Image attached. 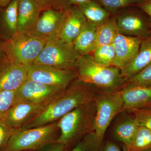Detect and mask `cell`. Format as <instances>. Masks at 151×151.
I'll return each mask as SVG.
<instances>
[{
	"label": "cell",
	"mask_w": 151,
	"mask_h": 151,
	"mask_svg": "<svg viewBox=\"0 0 151 151\" xmlns=\"http://www.w3.org/2000/svg\"><path fill=\"white\" fill-rule=\"evenodd\" d=\"M94 86L77 79L49 100L43 111L21 129L41 127L57 122L79 105L94 100Z\"/></svg>",
	"instance_id": "1"
},
{
	"label": "cell",
	"mask_w": 151,
	"mask_h": 151,
	"mask_svg": "<svg viewBox=\"0 0 151 151\" xmlns=\"http://www.w3.org/2000/svg\"><path fill=\"white\" fill-rule=\"evenodd\" d=\"M77 71L78 79L101 90L120 91L127 83L120 68L97 64L91 54L80 56Z\"/></svg>",
	"instance_id": "2"
},
{
	"label": "cell",
	"mask_w": 151,
	"mask_h": 151,
	"mask_svg": "<svg viewBox=\"0 0 151 151\" xmlns=\"http://www.w3.org/2000/svg\"><path fill=\"white\" fill-rule=\"evenodd\" d=\"M96 106L94 100L79 105L57 122L60 135L57 142L65 147L94 132Z\"/></svg>",
	"instance_id": "3"
},
{
	"label": "cell",
	"mask_w": 151,
	"mask_h": 151,
	"mask_svg": "<svg viewBox=\"0 0 151 151\" xmlns=\"http://www.w3.org/2000/svg\"><path fill=\"white\" fill-rule=\"evenodd\" d=\"M57 122L35 128L15 130L2 151L37 150L57 142L60 135Z\"/></svg>",
	"instance_id": "4"
},
{
	"label": "cell",
	"mask_w": 151,
	"mask_h": 151,
	"mask_svg": "<svg viewBox=\"0 0 151 151\" xmlns=\"http://www.w3.org/2000/svg\"><path fill=\"white\" fill-rule=\"evenodd\" d=\"M46 41L27 32H22L1 42L0 47L7 57L27 66L35 61Z\"/></svg>",
	"instance_id": "5"
},
{
	"label": "cell",
	"mask_w": 151,
	"mask_h": 151,
	"mask_svg": "<svg viewBox=\"0 0 151 151\" xmlns=\"http://www.w3.org/2000/svg\"><path fill=\"white\" fill-rule=\"evenodd\" d=\"M80 56L73 44L67 43L58 36H54L46 40L34 62L59 69L77 70Z\"/></svg>",
	"instance_id": "6"
},
{
	"label": "cell",
	"mask_w": 151,
	"mask_h": 151,
	"mask_svg": "<svg viewBox=\"0 0 151 151\" xmlns=\"http://www.w3.org/2000/svg\"><path fill=\"white\" fill-rule=\"evenodd\" d=\"M94 100L96 106L94 133L97 142L101 145L112 120L124 111V103L120 91L100 90L96 93Z\"/></svg>",
	"instance_id": "7"
},
{
	"label": "cell",
	"mask_w": 151,
	"mask_h": 151,
	"mask_svg": "<svg viewBox=\"0 0 151 151\" xmlns=\"http://www.w3.org/2000/svg\"><path fill=\"white\" fill-rule=\"evenodd\" d=\"M27 68L28 79L63 89L78 77L77 70L59 69L35 62Z\"/></svg>",
	"instance_id": "8"
},
{
	"label": "cell",
	"mask_w": 151,
	"mask_h": 151,
	"mask_svg": "<svg viewBox=\"0 0 151 151\" xmlns=\"http://www.w3.org/2000/svg\"><path fill=\"white\" fill-rule=\"evenodd\" d=\"M49 100L41 103L22 101L16 102L10 108L3 119L7 126L11 129H20L40 114Z\"/></svg>",
	"instance_id": "9"
},
{
	"label": "cell",
	"mask_w": 151,
	"mask_h": 151,
	"mask_svg": "<svg viewBox=\"0 0 151 151\" xmlns=\"http://www.w3.org/2000/svg\"><path fill=\"white\" fill-rule=\"evenodd\" d=\"M26 65L5 55L0 58V92L16 91L27 78Z\"/></svg>",
	"instance_id": "10"
},
{
	"label": "cell",
	"mask_w": 151,
	"mask_h": 151,
	"mask_svg": "<svg viewBox=\"0 0 151 151\" xmlns=\"http://www.w3.org/2000/svg\"><path fill=\"white\" fill-rule=\"evenodd\" d=\"M65 16V11L53 9L42 11L33 26L27 32L46 40L58 36Z\"/></svg>",
	"instance_id": "11"
},
{
	"label": "cell",
	"mask_w": 151,
	"mask_h": 151,
	"mask_svg": "<svg viewBox=\"0 0 151 151\" xmlns=\"http://www.w3.org/2000/svg\"><path fill=\"white\" fill-rule=\"evenodd\" d=\"M64 89L27 79L16 90V101L35 103H45Z\"/></svg>",
	"instance_id": "12"
},
{
	"label": "cell",
	"mask_w": 151,
	"mask_h": 151,
	"mask_svg": "<svg viewBox=\"0 0 151 151\" xmlns=\"http://www.w3.org/2000/svg\"><path fill=\"white\" fill-rule=\"evenodd\" d=\"M119 33L144 40L149 37L151 31L145 19L138 11H123L116 18Z\"/></svg>",
	"instance_id": "13"
},
{
	"label": "cell",
	"mask_w": 151,
	"mask_h": 151,
	"mask_svg": "<svg viewBox=\"0 0 151 151\" xmlns=\"http://www.w3.org/2000/svg\"><path fill=\"white\" fill-rule=\"evenodd\" d=\"M142 40L140 38L118 34L113 43L115 57L112 65L122 69L129 64L137 54Z\"/></svg>",
	"instance_id": "14"
},
{
	"label": "cell",
	"mask_w": 151,
	"mask_h": 151,
	"mask_svg": "<svg viewBox=\"0 0 151 151\" xmlns=\"http://www.w3.org/2000/svg\"><path fill=\"white\" fill-rule=\"evenodd\" d=\"M87 21L77 6H73L65 10L64 19L58 36L67 43L73 44Z\"/></svg>",
	"instance_id": "15"
},
{
	"label": "cell",
	"mask_w": 151,
	"mask_h": 151,
	"mask_svg": "<svg viewBox=\"0 0 151 151\" xmlns=\"http://www.w3.org/2000/svg\"><path fill=\"white\" fill-rule=\"evenodd\" d=\"M120 92L124 111L151 105V86L126 84Z\"/></svg>",
	"instance_id": "16"
},
{
	"label": "cell",
	"mask_w": 151,
	"mask_h": 151,
	"mask_svg": "<svg viewBox=\"0 0 151 151\" xmlns=\"http://www.w3.org/2000/svg\"><path fill=\"white\" fill-rule=\"evenodd\" d=\"M151 63V37L143 40L137 54L133 60L121 70L126 81L139 72Z\"/></svg>",
	"instance_id": "17"
},
{
	"label": "cell",
	"mask_w": 151,
	"mask_h": 151,
	"mask_svg": "<svg viewBox=\"0 0 151 151\" xmlns=\"http://www.w3.org/2000/svg\"><path fill=\"white\" fill-rule=\"evenodd\" d=\"M42 10L34 0H19L17 32H27L33 26Z\"/></svg>",
	"instance_id": "18"
},
{
	"label": "cell",
	"mask_w": 151,
	"mask_h": 151,
	"mask_svg": "<svg viewBox=\"0 0 151 151\" xmlns=\"http://www.w3.org/2000/svg\"><path fill=\"white\" fill-rule=\"evenodd\" d=\"M19 0H13L0 11V35L6 40L17 33Z\"/></svg>",
	"instance_id": "19"
},
{
	"label": "cell",
	"mask_w": 151,
	"mask_h": 151,
	"mask_svg": "<svg viewBox=\"0 0 151 151\" xmlns=\"http://www.w3.org/2000/svg\"><path fill=\"white\" fill-rule=\"evenodd\" d=\"M97 27L87 22L73 43L76 51L81 55L91 54L97 47Z\"/></svg>",
	"instance_id": "20"
},
{
	"label": "cell",
	"mask_w": 151,
	"mask_h": 151,
	"mask_svg": "<svg viewBox=\"0 0 151 151\" xmlns=\"http://www.w3.org/2000/svg\"><path fill=\"white\" fill-rule=\"evenodd\" d=\"M88 22L98 27L110 17L111 14L96 0H89L77 6Z\"/></svg>",
	"instance_id": "21"
},
{
	"label": "cell",
	"mask_w": 151,
	"mask_h": 151,
	"mask_svg": "<svg viewBox=\"0 0 151 151\" xmlns=\"http://www.w3.org/2000/svg\"><path fill=\"white\" fill-rule=\"evenodd\" d=\"M119 33L116 18H109L105 22L97 27V47L113 44L116 35Z\"/></svg>",
	"instance_id": "22"
},
{
	"label": "cell",
	"mask_w": 151,
	"mask_h": 151,
	"mask_svg": "<svg viewBox=\"0 0 151 151\" xmlns=\"http://www.w3.org/2000/svg\"><path fill=\"white\" fill-rule=\"evenodd\" d=\"M126 151H147L151 148V130L139 126Z\"/></svg>",
	"instance_id": "23"
},
{
	"label": "cell",
	"mask_w": 151,
	"mask_h": 151,
	"mask_svg": "<svg viewBox=\"0 0 151 151\" xmlns=\"http://www.w3.org/2000/svg\"><path fill=\"white\" fill-rule=\"evenodd\" d=\"M139 127L134 117L129 118L115 127L113 135L118 140L127 146L132 140Z\"/></svg>",
	"instance_id": "24"
},
{
	"label": "cell",
	"mask_w": 151,
	"mask_h": 151,
	"mask_svg": "<svg viewBox=\"0 0 151 151\" xmlns=\"http://www.w3.org/2000/svg\"><path fill=\"white\" fill-rule=\"evenodd\" d=\"M91 54L95 62L103 66H112L115 57L113 44L97 46Z\"/></svg>",
	"instance_id": "25"
},
{
	"label": "cell",
	"mask_w": 151,
	"mask_h": 151,
	"mask_svg": "<svg viewBox=\"0 0 151 151\" xmlns=\"http://www.w3.org/2000/svg\"><path fill=\"white\" fill-rule=\"evenodd\" d=\"M110 14H116L119 11L134 5L139 4L145 0H96Z\"/></svg>",
	"instance_id": "26"
},
{
	"label": "cell",
	"mask_w": 151,
	"mask_h": 151,
	"mask_svg": "<svg viewBox=\"0 0 151 151\" xmlns=\"http://www.w3.org/2000/svg\"><path fill=\"white\" fill-rule=\"evenodd\" d=\"M100 145L93 132L84 136L73 149L65 151H99Z\"/></svg>",
	"instance_id": "27"
},
{
	"label": "cell",
	"mask_w": 151,
	"mask_h": 151,
	"mask_svg": "<svg viewBox=\"0 0 151 151\" xmlns=\"http://www.w3.org/2000/svg\"><path fill=\"white\" fill-rule=\"evenodd\" d=\"M138 125L151 130V105L130 110Z\"/></svg>",
	"instance_id": "28"
},
{
	"label": "cell",
	"mask_w": 151,
	"mask_h": 151,
	"mask_svg": "<svg viewBox=\"0 0 151 151\" xmlns=\"http://www.w3.org/2000/svg\"><path fill=\"white\" fill-rule=\"evenodd\" d=\"M16 101V91L0 92V119H4Z\"/></svg>",
	"instance_id": "29"
},
{
	"label": "cell",
	"mask_w": 151,
	"mask_h": 151,
	"mask_svg": "<svg viewBox=\"0 0 151 151\" xmlns=\"http://www.w3.org/2000/svg\"><path fill=\"white\" fill-rule=\"evenodd\" d=\"M126 84L151 86V63L128 79Z\"/></svg>",
	"instance_id": "30"
},
{
	"label": "cell",
	"mask_w": 151,
	"mask_h": 151,
	"mask_svg": "<svg viewBox=\"0 0 151 151\" xmlns=\"http://www.w3.org/2000/svg\"><path fill=\"white\" fill-rule=\"evenodd\" d=\"M15 130L8 127L4 119H0V151L5 147Z\"/></svg>",
	"instance_id": "31"
},
{
	"label": "cell",
	"mask_w": 151,
	"mask_h": 151,
	"mask_svg": "<svg viewBox=\"0 0 151 151\" xmlns=\"http://www.w3.org/2000/svg\"><path fill=\"white\" fill-rule=\"evenodd\" d=\"M88 1L89 0H60L55 9L65 11L70 7L78 6Z\"/></svg>",
	"instance_id": "32"
},
{
	"label": "cell",
	"mask_w": 151,
	"mask_h": 151,
	"mask_svg": "<svg viewBox=\"0 0 151 151\" xmlns=\"http://www.w3.org/2000/svg\"><path fill=\"white\" fill-rule=\"evenodd\" d=\"M42 11L48 9L55 8L60 0H34Z\"/></svg>",
	"instance_id": "33"
},
{
	"label": "cell",
	"mask_w": 151,
	"mask_h": 151,
	"mask_svg": "<svg viewBox=\"0 0 151 151\" xmlns=\"http://www.w3.org/2000/svg\"><path fill=\"white\" fill-rule=\"evenodd\" d=\"M65 145L57 142L49 143L42 147L39 149L37 151H64Z\"/></svg>",
	"instance_id": "34"
},
{
	"label": "cell",
	"mask_w": 151,
	"mask_h": 151,
	"mask_svg": "<svg viewBox=\"0 0 151 151\" xmlns=\"http://www.w3.org/2000/svg\"><path fill=\"white\" fill-rule=\"evenodd\" d=\"M137 6L143 12L147 14L151 19V0H145Z\"/></svg>",
	"instance_id": "35"
},
{
	"label": "cell",
	"mask_w": 151,
	"mask_h": 151,
	"mask_svg": "<svg viewBox=\"0 0 151 151\" xmlns=\"http://www.w3.org/2000/svg\"><path fill=\"white\" fill-rule=\"evenodd\" d=\"M101 151H121V150L115 143L111 142H107L103 146Z\"/></svg>",
	"instance_id": "36"
},
{
	"label": "cell",
	"mask_w": 151,
	"mask_h": 151,
	"mask_svg": "<svg viewBox=\"0 0 151 151\" xmlns=\"http://www.w3.org/2000/svg\"><path fill=\"white\" fill-rule=\"evenodd\" d=\"M12 1L13 0H0V8L6 6Z\"/></svg>",
	"instance_id": "37"
},
{
	"label": "cell",
	"mask_w": 151,
	"mask_h": 151,
	"mask_svg": "<svg viewBox=\"0 0 151 151\" xmlns=\"http://www.w3.org/2000/svg\"><path fill=\"white\" fill-rule=\"evenodd\" d=\"M4 55V54L2 51L1 49V47H0V58H1V57H2L3 55Z\"/></svg>",
	"instance_id": "38"
},
{
	"label": "cell",
	"mask_w": 151,
	"mask_h": 151,
	"mask_svg": "<svg viewBox=\"0 0 151 151\" xmlns=\"http://www.w3.org/2000/svg\"><path fill=\"white\" fill-rule=\"evenodd\" d=\"M147 151H151V148L150 149V150H149Z\"/></svg>",
	"instance_id": "39"
},
{
	"label": "cell",
	"mask_w": 151,
	"mask_h": 151,
	"mask_svg": "<svg viewBox=\"0 0 151 151\" xmlns=\"http://www.w3.org/2000/svg\"></svg>",
	"instance_id": "40"
},
{
	"label": "cell",
	"mask_w": 151,
	"mask_h": 151,
	"mask_svg": "<svg viewBox=\"0 0 151 151\" xmlns=\"http://www.w3.org/2000/svg\"></svg>",
	"instance_id": "41"
}]
</instances>
